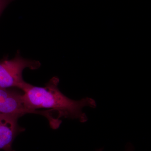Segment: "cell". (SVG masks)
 <instances>
[{
  "mask_svg": "<svg viewBox=\"0 0 151 151\" xmlns=\"http://www.w3.org/2000/svg\"><path fill=\"white\" fill-rule=\"evenodd\" d=\"M127 151H133V150H132V148L129 147V148L127 150Z\"/></svg>",
  "mask_w": 151,
  "mask_h": 151,
  "instance_id": "obj_6",
  "label": "cell"
},
{
  "mask_svg": "<svg viewBox=\"0 0 151 151\" xmlns=\"http://www.w3.org/2000/svg\"><path fill=\"white\" fill-rule=\"evenodd\" d=\"M40 66L39 61L24 58L19 52L13 59L1 60L0 89L15 87L22 90L27 84L23 78L24 70L26 68L35 70Z\"/></svg>",
  "mask_w": 151,
  "mask_h": 151,
  "instance_id": "obj_2",
  "label": "cell"
},
{
  "mask_svg": "<svg viewBox=\"0 0 151 151\" xmlns=\"http://www.w3.org/2000/svg\"><path fill=\"white\" fill-rule=\"evenodd\" d=\"M22 116L14 114H0V150L15 151L12 145L17 136L25 129L19 125Z\"/></svg>",
  "mask_w": 151,
  "mask_h": 151,
  "instance_id": "obj_4",
  "label": "cell"
},
{
  "mask_svg": "<svg viewBox=\"0 0 151 151\" xmlns=\"http://www.w3.org/2000/svg\"><path fill=\"white\" fill-rule=\"evenodd\" d=\"M14 0H0V15L9 4Z\"/></svg>",
  "mask_w": 151,
  "mask_h": 151,
  "instance_id": "obj_5",
  "label": "cell"
},
{
  "mask_svg": "<svg viewBox=\"0 0 151 151\" xmlns=\"http://www.w3.org/2000/svg\"><path fill=\"white\" fill-rule=\"evenodd\" d=\"M39 114L45 117L49 123L53 121L51 110H32L25 105L22 94L14 89H0V114H14L22 116L25 114Z\"/></svg>",
  "mask_w": 151,
  "mask_h": 151,
  "instance_id": "obj_3",
  "label": "cell"
},
{
  "mask_svg": "<svg viewBox=\"0 0 151 151\" xmlns=\"http://www.w3.org/2000/svg\"><path fill=\"white\" fill-rule=\"evenodd\" d=\"M59 80L54 77L44 87L33 86L27 83L22 89L23 99L27 108L32 110L45 108L56 113L58 119H76L81 123L88 120L83 112L84 107L96 108L94 99L86 97L75 100L66 97L60 92L58 85Z\"/></svg>",
  "mask_w": 151,
  "mask_h": 151,
  "instance_id": "obj_1",
  "label": "cell"
}]
</instances>
